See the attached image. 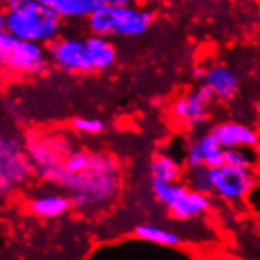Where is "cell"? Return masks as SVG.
I'll list each match as a JSON object with an SVG mask.
<instances>
[{
  "instance_id": "obj_1",
  "label": "cell",
  "mask_w": 260,
  "mask_h": 260,
  "mask_svg": "<svg viewBox=\"0 0 260 260\" xmlns=\"http://www.w3.org/2000/svg\"><path fill=\"white\" fill-rule=\"evenodd\" d=\"M43 180L67 191L73 207L78 210L96 208L111 202L121 186L120 172L85 171L74 174L65 169L63 164L44 175Z\"/></svg>"
},
{
  "instance_id": "obj_2",
  "label": "cell",
  "mask_w": 260,
  "mask_h": 260,
  "mask_svg": "<svg viewBox=\"0 0 260 260\" xmlns=\"http://www.w3.org/2000/svg\"><path fill=\"white\" fill-rule=\"evenodd\" d=\"M153 21H155V13L134 2L128 5L108 4L93 10L87 16V25L91 35L101 37H141L151 27Z\"/></svg>"
},
{
  "instance_id": "obj_3",
  "label": "cell",
  "mask_w": 260,
  "mask_h": 260,
  "mask_svg": "<svg viewBox=\"0 0 260 260\" xmlns=\"http://www.w3.org/2000/svg\"><path fill=\"white\" fill-rule=\"evenodd\" d=\"M2 28L8 30L18 40L49 44L58 38L62 18L52 7L41 5L34 0L22 10L5 11L2 16Z\"/></svg>"
},
{
  "instance_id": "obj_4",
  "label": "cell",
  "mask_w": 260,
  "mask_h": 260,
  "mask_svg": "<svg viewBox=\"0 0 260 260\" xmlns=\"http://www.w3.org/2000/svg\"><path fill=\"white\" fill-rule=\"evenodd\" d=\"M35 166L30 161L25 139L19 134H4L0 139V191L2 196L24 185L34 175Z\"/></svg>"
},
{
  "instance_id": "obj_5",
  "label": "cell",
  "mask_w": 260,
  "mask_h": 260,
  "mask_svg": "<svg viewBox=\"0 0 260 260\" xmlns=\"http://www.w3.org/2000/svg\"><path fill=\"white\" fill-rule=\"evenodd\" d=\"M25 148L35 172L43 178L51 171L62 166L73 150V142L58 133L28 131L25 136Z\"/></svg>"
},
{
  "instance_id": "obj_6",
  "label": "cell",
  "mask_w": 260,
  "mask_h": 260,
  "mask_svg": "<svg viewBox=\"0 0 260 260\" xmlns=\"http://www.w3.org/2000/svg\"><path fill=\"white\" fill-rule=\"evenodd\" d=\"M255 185L257 177L254 169H240L229 164L211 169V194L229 204H238L248 199Z\"/></svg>"
},
{
  "instance_id": "obj_7",
  "label": "cell",
  "mask_w": 260,
  "mask_h": 260,
  "mask_svg": "<svg viewBox=\"0 0 260 260\" xmlns=\"http://www.w3.org/2000/svg\"><path fill=\"white\" fill-rule=\"evenodd\" d=\"M49 60V52L43 43L19 40L14 49L2 58V67L18 78H34L46 71Z\"/></svg>"
},
{
  "instance_id": "obj_8",
  "label": "cell",
  "mask_w": 260,
  "mask_h": 260,
  "mask_svg": "<svg viewBox=\"0 0 260 260\" xmlns=\"http://www.w3.org/2000/svg\"><path fill=\"white\" fill-rule=\"evenodd\" d=\"M213 98L215 96L205 85L188 90L174 100L171 114L183 128H199L208 120V108Z\"/></svg>"
},
{
  "instance_id": "obj_9",
  "label": "cell",
  "mask_w": 260,
  "mask_h": 260,
  "mask_svg": "<svg viewBox=\"0 0 260 260\" xmlns=\"http://www.w3.org/2000/svg\"><path fill=\"white\" fill-rule=\"evenodd\" d=\"M48 52L51 62L65 73L82 74L90 73L87 62L85 40L78 37H58L49 43Z\"/></svg>"
},
{
  "instance_id": "obj_10",
  "label": "cell",
  "mask_w": 260,
  "mask_h": 260,
  "mask_svg": "<svg viewBox=\"0 0 260 260\" xmlns=\"http://www.w3.org/2000/svg\"><path fill=\"white\" fill-rule=\"evenodd\" d=\"M210 133L216 137V141L227 150L235 147H251L255 148L260 133L255 126L249 123H243L237 120L219 121L210 129Z\"/></svg>"
},
{
  "instance_id": "obj_11",
  "label": "cell",
  "mask_w": 260,
  "mask_h": 260,
  "mask_svg": "<svg viewBox=\"0 0 260 260\" xmlns=\"http://www.w3.org/2000/svg\"><path fill=\"white\" fill-rule=\"evenodd\" d=\"M65 169L70 172L79 174L85 171L95 172H120V162L108 153L103 151H87V150H74L67 156Z\"/></svg>"
},
{
  "instance_id": "obj_12",
  "label": "cell",
  "mask_w": 260,
  "mask_h": 260,
  "mask_svg": "<svg viewBox=\"0 0 260 260\" xmlns=\"http://www.w3.org/2000/svg\"><path fill=\"white\" fill-rule=\"evenodd\" d=\"M204 85L211 91L213 96L221 101H231L238 93V76L232 68L222 63H215L205 68Z\"/></svg>"
},
{
  "instance_id": "obj_13",
  "label": "cell",
  "mask_w": 260,
  "mask_h": 260,
  "mask_svg": "<svg viewBox=\"0 0 260 260\" xmlns=\"http://www.w3.org/2000/svg\"><path fill=\"white\" fill-rule=\"evenodd\" d=\"M211 208L210 194L201 192L188 188V191L183 194L178 201L169 208L171 216L177 221H189L201 218Z\"/></svg>"
},
{
  "instance_id": "obj_14",
  "label": "cell",
  "mask_w": 260,
  "mask_h": 260,
  "mask_svg": "<svg viewBox=\"0 0 260 260\" xmlns=\"http://www.w3.org/2000/svg\"><path fill=\"white\" fill-rule=\"evenodd\" d=\"M28 208L34 215L44 219H55L67 215L74 208L68 194L63 192H41L28 201Z\"/></svg>"
},
{
  "instance_id": "obj_15",
  "label": "cell",
  "mask_w": 260,
  "mask_h": 260,
  "mask_svg": "<svg viewBox=\"0 0 260 260\" xmlns=\"http://www.w3.org/2000/svg\"><path fill=\"white\" fill-rule=\"evenodd\" d=\"M85 46L90 71H106L117 62V49L108 37L91 35L85 40Z\"/></svg>"
},
{
  "instance_id": "obj_16",
  "label": "cell",
  "mask_w": 260,
  "mask_h": 260,
  "mask_svg": "<svg viewBox=\"0 0 260 260\" xmlns=\"http://www.w3.org/2000/svg\"><path fill=\"white\" fill-rule=\"evenodd\" d=\"M151 181H180L183 175L181 164L167 153H158L150 162Z\"/></svg>"
},
{
  "instance_id": "obj_17",
  "label": "cell",
  "mask_w": 260,
  "mask_h": 260,
  "mask_svg": "<svg viewBox=\"0 0 260 260\" xmlns=\"http://www.w3.org/2000/svg\"><path fill=\"white\" fill-rule=\"evenodd\" d=\"M134 235L141 240L162 244V246H178L181 243V237L178 232L172 231V229H166L161 225H153V224H141L134 229Z\"/></svg>"
},
{
  "instance_id": "obj_18",
  "label": "cell",
  "mask_w": 260,
  "mask_h": 260,
  "mask_svg": "<svg viewBox=\"0 0 260 260\" xmlns=\"http://www.w3.org/2000/svg\"><path fill=\"white\" fill-rule=\"evenodd\" d=\"M196 141L202 153L204 166L216 169V167H221L225 164V148L216 141V137L211 133L202 134L201 137H197Z\"/></svg>"
},
{
  "instance_id": "obj_19",
  "label": "cell",
  "mask_w": 260,
  "mask_h": 260,
  "mask_svg": "<svg viewBox=\"0 0 260 260\" xmlns=\"http://www.w3.org/2000/svg\"><path fill=\"white\" fill-rule=\"evenodd\" d=\"M151 189L161 205L171 208L188 191V185H181L180 181H151Z\"/></svg>"
},
{
  "instance_id": "obj_20",
  "label": "cell",
  "mask_w": 260,
  "mask_h": 260,
  "mask_svg": "<svg viewBox=\"0 0 260 260\" xmlns=\"http://www.w3.org/2000/svg\"><path fill=\"white\" fill-rule=\"evenodd\" d=\"M225 164L240 167V169H254L258 164L255 148L251 147H235L225 150Z\"/></svg>"
},
{
  "instance_id": "obj_21",
  "label": "cell",
  "mask_w": 260,
  "mask_h": 260,
  "mask_svg": "<svg viewBox=\"0 0 260 260\" xmlns=\"http://www.w3.org/2000/svg\"><path fill=\"white\" fill-rule=\"evenodd\" d=\"M52 8L62 19H81L91 13L85 0H57Z\"/></svg>"
},
{
  "instance_id": "obj_22",
  "label": "cell",
  "mask_w": 260,
  "mask_h": 260,
  "mask_svg": "<svg viewBox=\"0 0 260 260\" xmlns=\"http://www.w3.org/2000/svg\"><path fill=\"white\" fill-rule=\"evenodd\" d=\"M186 185L191 189L211 194V191H213V188H211V167L201 166V167H196V169H188Z\"/></svg>"
},
{
  "instance_id": "obj_23",
  "label": "cell",
  "mask_w": 260,
  "mask_h": 260,
  "mask_svg": "<svg viewBox=\"0 0 260 260\" xmlns=\"http://www.w3.org/2000/svg\"><path fill=\"white\" fill-rule=\"evenodd\" d=\"M71 128L84 136H98L104 131L106 125L101 118L95 117H74L71 120Z\"/></svg>"
},
{
  "instance_id": "obj_24",
  "label": "cell",
  "mask_w": 260,
  "mask_h": 260,
  "mask_svg": "<svg viewBox=\"0 0 260 260\" xmlns=\"http://www.w3.org/2000/svg\"><path fill=\"white\" fill-rule=\"evenodd\" d=\"M185 166L188 167V169H196V167L204 166L202 153H201V148H199V144H197L196 139L191 141L186 145V150H185Z\"/></svg>"
},
{
  "instance_id": "obj_25",
  "label": "cell",
  "mask_w": 260,
  "mask_h": 260,
  "mask_svg": "<svg viewBox=\"0 0 260 260\" xmlns=\"http://www.w3.org/2000/svg\"><path fill=\"white\" fill-rule=\"evenodd\" d=\"M18 41L19 40L13 34H10L8 30L2 28V34H0V60L5 58L14 49V46L18 44Z\"/></svg>"
},
{
  "instance_id": "obj_26",
  "label": "cell",
  "mask_w": 260,
  "mask_h": 260,
  "mask_svg": "<svg viewBox=\"0 0 260 260\" xmlns=\"http://www.w3.org/2000/svg\"><path fill=\"white\" fill-rule=\"evenodd\" d=\"M32 2H34V0H4V8H5V11L22 10Z\"/></svg>"
},
{
  "instance_id": "obj_27",
  "label": "cell",
  "mask_w": 260,
  "mask_h": 260,
  "mask_svg": "<svg viewBox=\"0 0 260 260\" xmlns=\"http://www.w3.org/2000/svg\"><path fill=\"white\" fill-rule=\"evenodd\" d=\"M87 5L91 8V11L100 8V7H104V5H108L109 4V0H85Z\"/></svg>"
},
{
  "instance_id": "obj_28",
  "label": "cell",
  "mask_w": 260,
  "mask_h": 260,
  "mask_svg": "<svg viewBox=\"0 0 260 260\" xmlns=\"http://www.w3.org/2000/svg\"><path fill=\"white\" fill-rule=\"evenodd\" d=\"M204 74H205V68L204 67H194L192 68V76L196 79H204Z\"/></svg>"
},
{
  "instance_id": "obj_29",
  "label": "cell",
  "mask_w": 260,
  "mask_h": 260,
  "mask_svg": "<svg viewBox=\"0 0 260 260\" xmlns=\"http://www.w3.org/2000/svg\"><path fill=\"white\" fill-rule=\"evenodd\" d=\"M133 2L134 0H109V4H112V5H128Z\"/></svg>"
},
{
  "instance_id": "obj_30",
  "label": "cell",
  "mask_w": 260,
  "mask_h": 260,
  "mask_svg": "<svg viewBox=\"0 0 260 260\" xmlns=\"http://www.w3.org/2000/svg\"><path fill=\"white\" fill-rule=\"evenodd\" d=\"M37 2L41 5H46V7H54L57 0H37Z\"/></svg>"
},
{
  "instance_id": "obj_31",
  "label": "cell",
  "mask_w": 260,
  "mask_h": 260,
  "mask_svg": "<svg viewBox=\"0 0 260 260\" xmlns=\"http://www.w3.org/2000/svg\"><path fill=\"white\" fill-rule=\"evenodd\" d=\"M134 2H139V4L148 5V4H158V2H161V0H134Z\"/></svg>"
},
{
  "instance_id": "obj_32",
  "label": "cell",
  "mask_w": 260,
  "mask_h": 260,
  "mask_svg": "<svg viewBox=\"0 0 260 260\" xmlns=\"http://www.w3.org/2000/svg\"><path fill=\"white\" fill-rule=\"evenodd\" d=\"M255 153H257V158H258V162H260V139L255 145Z\"/></svg>"
},
{
  "instance_id": "obj_33",
  "label": "cell",
  "mask_w": 260,
  "mask_h": 260,
  "mask_svg": "<svg viewBox=\"0 0 260 260\" xmlns=\"http://www.w3.org/2000/svg\"><path fill=\"white\" fill-rule=\"evenodd\" d=\"M255 24H257V25L260 27V10H258V11L255 13Z\"/></svg>"
},
{
  "instance_id": "obj_34",
  "label": "cell",
  "mask_w": 260,
  "mask_h": 260,
  "mask_svg": "<svg viewBox=\"0 0 260 260\" xmlns=\"http://www.w3.org/2000/svg\"><path fill=\"white\" fill-rule=\"evenodd\" d=\"M249 4H254V5H260V0H248Z\"/></svg>"
},
{
  "instance_id": "obj_35",
  "label": "cell",
  "mask_w": 260,
  "mask_h": 260,
  "mask_svg": "<svg viewBox=\"0 0 260 260\" xmlns=\"http://www.w3.org/2000/svg\"><path fill=\"white\" fill-rule=\"evenodd\" d=\"M258 114H260V104H258Z\"/></svg>"
},
{
  "instance_id": "obj_36",
  "label": "cell",
  "mask_w": 260,
  "mask_h": 260,
  "mask_svg": "<svg viewBox=\"0 0 260 260\" xmlns=\"http://www.w3.org/2000/svg\"><path fill=\"white\" fill-rule=\"evenodd\" d=\"M258 234H260V231H258Z\"/></svg>"
}]
</instances>
